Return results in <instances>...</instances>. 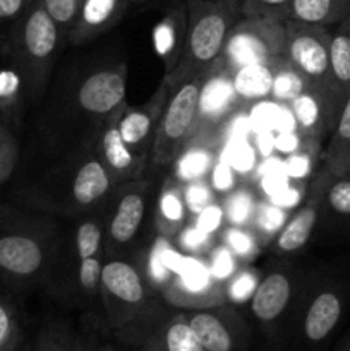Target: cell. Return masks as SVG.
Returning <instances> with one entry per match:
<instances>
[{"label":"cell","mask_w":350,"mask_h":351,"mask_svg":"<svg viewBox=\"0 0 350 351\" xmlns=\"http://www.w3.org/2000/svg\"><path fill=\"white\" fill-rule=\"evenodd\" d=\"M141 351H154V350L151 348V346H148L146 343H143V348H141Z\"/></svg>","instance_id":"obj_53"},{"label":"cell","mask_w":350,"mask_h":351,"mask_svg":"<svg viewBox=\"0 0 350 351\" xmlns=\"http://www.w3.org/2000/svg\"><path fill=\"white\" fill-rule=\"evenodd\" d=\"M102 269L103 264L100 263L96 256L81 259V264H79V283L86 291L93 293V291L100 290V287H102Z\"/></svg>","instance_id":"obj_43"},{"label":"cell","mask_w":350,"mask_h":351,"mask_svg":"<svg viewBox=\"0 0 350 351\" xmlns=\"http://www.w3.org/2000/svg\"><path fill=\"white\" fill-rule=\"evenodd\" d=\"M48 16L60 27L62 34L69 40V33L78 19L81 0H41Z\"/></svg>","instance_id":"obj_33"},{"label":"cell","mask_w":350,"mask_h":351,"mask_svg":"<svg viewBox=\"0 0 350 351\" xmlns=\"http://www.w3.org/2000/svg\"><path fill=\"white\" fill-rule=\"evenodd\" d=\"M185 211H189L184 199V187L177 177L168 178L163 185L160 204H158V228L161 235L170 239L182 230L185 221Z\"/></svg>","instance_id":"obj_26"},{"label":"cell","mask_w":350,"mask_h":351,"mask_svg":"<svg viewBox=\"0 0 350 351\" xmlns=\"http://www.w3.org/2000/svg\"><path fill=\"white\" fill-rule=\"evenodd\" d=\"M108 322L113 329H129L150 300V288L136 266L126 261L103 264L102 287Z\"/></svg>","instance_id":"obj_5"},{"label":"cell","mask_w":350,"mask_h":351,"mask_svg":"<svg viewBox=\"0 0 350 351\" xmlns=\"http://www.w3.org/2000/svg\"><path fill=\"white\" fill-rule=\"evenodd\" d=\"M340 24H342V26L345 27L347 36H349V40H350V9H349V12L345 14V17H343V19L340 21Z\"/></svg>","instance_id":"obj_50"},{"label":"cell","mask_w":350,"mask_h":351,"mask_svg":"<svg viewBox=\"0 0 350 351\" xmlns=\"http://www.w3.org/2000/svg\"><path fill=\"white\" fill-rule=\"evenodd\" d=\"M254 226L257 233L264 239H270L277 232H281L287 221V215L280 208L271 204H257L256 213H254Z\"/></svg>","instance_id":"obj_37"},{"label":"cell","mask_w":350,"mask_h":351,"mask_svg":"<svg viewBox=\"0 0 350 351\" xmlns=\"http://www.w3.org/2000/svg\"><path fill=\"white\" fill-rule=\"evenodd\" d=\"M23 351H33V346H26Z\"/></svg>","instance_id":"obj_55"},{"label":"cell","mask_w":350,"mask_h":351,"mask_svg":"<svg viewBox=\"0 0 350 351\" xmlns=\"http://www.w3.org/2000/svg\"><path fill=\"white\" fill-rule=\"evenodd\" d=\"M168 93H170V89H168L167 82L163 81L146 105L137 110H127L126 106L122 115H120V136L130 149L144 158H148V154L151 156V147H153L154 136H156L158 125H160L161 113L167 105Z\"/></svg>","instance_id":"obj_13"},{"label":"cell","mask_w":350,"mask_h":351,"mask_svg":"<svg viewBox=\"0 0 350 351\" xmlns=\"http://www.w3.org/2000/svg\"><path fill=\"white\" fill-rule=\"evenodd\" d=\"M220 218H222V209L216 208V206H209V208H206L205 211L201 213L196 228L201 230V232H205V233L213 232V230L218 226Z\"/></svg>","instance_id":"obj_47"},{"label":"cell","mask_w":350,"mask_h":351,"mask_svg":"<svg viewBox=\"0 0 350 351\" xmlns=\"http://www.w3.org/2000/svg\"><path fill=\"white\" fill-rule=\"evenodd\" d=\"M329 74L333 93L342 110L347 96L350 95V40L340 23L329 40Z\"/></svg>","instance_id":"obj_25"},{"label":"cell","mask_w":350,"mask_h":351,"mask_svg":"<svg viewBox=\"0 0 350 351\" xmlns=\"http://www.w3.org/2000/svg\"><path fill=\"white\" fill-rule=\"evenodd\" d=\"M126 185L127 187H124V192L117 201L115 211L108 225L110 242L117 245L129 243L137 235L146 215V197L150 185L143 180H134Z\"/></svg>","instance_id":"obj_17"},{"label":"cell","mask_w":350,"mask_h":351,"mask_svg":"<svg viewBox=\"0 0 350 351\" xmlns=\"http://www.w3.org/2000/svg\"><path fill=\"white\" fill-rule=\"evenodd\" d=\"M213 269H215L213 271V274H215L216 278H220V280H225L229 274H232L233 261L229 250L225 249L218 250V257L215 259V266H213Z\"/></svg>","instance_id":"obj_48"},{"label":"cell","mask_w":350,"mask_h":351,"mask_svg":"<svg viewBox=\"0 0 350 351\" xmlns=\"http://www.w3.org/2000/svg\"><path fill=\"white\" fill-rule=\"evenodd\" d=\"M329 40L331 33L328 26L305 24L294 19L285 21L283 57L307 82L325 89L335 98L329 74Z\"/></svg>","instance_id":"obj_6"},{"label":"cell","mask_w":350,"mask_h":351,"mask_svg":"<svg viewBox=\"0 0 350 351\" xmlns=\"http://www.w3.org/2000/svg\"><path fill=\"white\" fill-rule=\"evenodd\" d=\"M184 314L206 351H247L246 324L237 312L220 305Z\"/></svg>","instance_id":"obj_10"},{"label":"cell","mask_w":350,"mask_h":351,"mask_svg":"<svg viewBox=\"0 0 350 351\" xmlns=\"http://www.w3.org/2000/svg\"><path fill=\"white\" fill-rule=\"evenodd\" d=\"M326 170L331 177L350 175V95L338 113L331 139L325 153Z\"/></svg>","instance_id":"obj_23"},{"label":"cell","mask_w":350,"mask_h":351,"mask_svg":"<svg viewBox=\"0 0 350 351\" xmlns=\"http://www.w3.org/2000/svg\"><path fill=\"white\" fill-rule=\"evenodd\" d=\"M126 65L88 75L79 86L78 103L84 112L108 117L126 105Z\"/></svg>","instance_id":"obj_14"},{"label":"cell","mask_w":350,"mask_h":351,"mask_svg":"<svg viewBox=\"0 0 350 351\" xmlns=\"http://www.w3.org/2000/svg\"><path fill=\"white\" fill-rule=\"evenodd\" d=\"M165 300L184 311L220 307L226 302L225 280L209 273L196 259L182 257L177 271L161 288Z\"/></svg>","instance_id":"obj_8"},{"label":"cell","mask_w":350,"mask_h":351,"mask_svg":"<svg viewBox=\"0 0 350 351\" xmlns=\"http://www.w3.org/2000/svg\"><path fill=\"white\" fill-rule=\"evenodd\" d=\"M21 329L14 308L0 298V351H17Z\"/></svg>","instance_id":"obj_36"},{"label":"cell","mask_w":350,"mask_h":351,"mask_svg":"<svg viewBox=\"0 0 350 351\" xmlns=\"http://www.w3.org/2000/svg\"><path fill=\"white\" fill-rule=\"evenodd\" d=\"M154 351H206L202 343L189 326L185 314H175L158 322L144 339Z\"/></svg>","instance_id":"obj_22"},{"label":"cell","mask_w":350,"mask_h":351,"mask_svg":"<svg viewBox=\"0 0 350 351\" xmlns=\"http://www.w3.org/2000/svg\"><path fill=\"white\" fill-rule=\"evenodd\" d=\"M292 298V283L285 273H270L257 283L250 297V311L256 321L270 326L287 311Z\"/></svg>","instance_id":"obj_20"},{"label":"cell","mask_w":350,"mask_h":351,"mask_svg":"<svg viewBox=\"0 0 350 351\" xmlns=\"http://www.w3.org/2000/svg\"><path fill=\"white\" fill-rule=\"evenodd\" d=\"M230 175H232V170L226 163L220 165V167L215 168V185L220 189H225L230 185Z\"/></svg>","instance_id":"obj_49"},{"label":"cell","mask_w":350,"mask_h":351,"mask_svg":"<svg viewBox=\"0 0 350 351\" xmlns=\"http://www.w3.org/2000/svg\"><path fill=\"white\" fill-rule=\"evenodd\" d=\"M345 311V298L336 288H323L309 302L302 319V336L309 346L325 343L338 326Z\"/></svg>","instance_id":"obj_16"},{"label":"cell","mask_w":350,"mask_h":351,"mask_svg":"<svg viewBox=\"0 0 350 351\" xmlns=\"http://www.w3.org/2000/svg\"><path fill=\"white\" fill-rule=\"evenodd\" d=\"M126 106H120L106 117V123L100 136V160L108 171L113 187L137 180L143 175L148 160L130 149L120 136L119 120Z\"/></svg>","instance_id":"obj_11"},{"label":"cell","mask_w":350,"mask_h":351,"mask_svg":"<svg viewBox=\"0 0 350 351\" xmlns=\"http://www.w3.org/2000/svg\"><path fill=\"white\" fill-rule=\"evenodd\" d=\"M112 187V180L102 160L91 158L75 173L72 182V195L79 206H91L98 202Z\"/></svg>","instance_id":"obj_24"},{"label":"cell","mask_w":350,"mask_h":351,"mask_svg":"<svg viewBox=\"0 0 350 351\" xmlns=\"http://www.w3.org/2000/svg\"><path fill=\"white\" fill-rule=\"evenodd\" d=\"M184 199L189 213L201 215L206 208L213 206V194L208 185L202 184V180L189 182L187 187H184Z\"/></svg>","instance_id":"obj_41"},{"label":"cell","mask_w":350,"mask_h":351,"mask_svg":"<svg viewBox=\"0 0 350 351\" xmlns=\"http://www.w3.org/2000/svg\"><path fill=\"white\" fill-rule=\"evenodd\" d=\"M257 287V276L250 271H244V273L237 274L235 278L230 280L226 285V300L232 302H244L250 300L254 290Z\"/></svg>","instance_id":"obj_42"},{"label":"cell","mask_w":350,"mask_h":351,"mask_svg":"<svg viewBox=\"0 0 350 351\" xmlns=\"http://www.w3.org/2000/svg\"><path fill=\"white\" fill-rule=\"evenodd\" d=\"M216 158V147L211 144H189L184 153L175 160V177L184 182L202 180Z\"/></svg>","instance_id":"obj_28"},{"label":"cell","mask_w":350,"mask_h":351,"mask_svg":"<svg viewBox=\"0 0 350 351\" xmlns=\"http://www.w3.org/2000/svg\"><path fill=\"white\" fill-rule=\"evenodd\" d=\"M285 21L261 16H240L230 29L218 64L235 71L250 62L283 57Z\"/></svg>","instance_id":"obj_4"},{"label":"cell","mask_w":350,"mask_h":351,"mask_svg":"<svg viewBox=\"0 0 350 351\" xmlns=\"http://www.w3.org/2000/svg\"><path fill=\"white\" fill-rule=\"evenodd\" d=\"M350 9V0H292L290 17L305 24H338Z\"/></svg>","instance_id":"obj_27"},{"label":"cell","mask_w":350,"mask_h":351,"mask_svg":"<svg viewBox=\"0 0 350 351\" xmlns=\"http://www.w3.org/2000/svg\"><path fill=\"white\" fill-rule=\"evenodd\" d=\"M226 242H229V247L237 256L249 257L256 252V243H254L250 233L244 232L242 228H237V226L229 230V233H226Z\"/></svg>","instance_id":"obj_44"},{"label":"cell","mask_w":350,"mask_h":351,"mask_svg":"<svg viewBox=\"0 0 350 351\" xmlns=\"http://www.w3.org/2000/svg\"><path fill=\"white\" fill-rule=\"evenodd\" d=\"M325 201L340 216H350V175L331 177Z\"/></svg>","instance_id":"obj_38"},{"label":"cell","mask_w":350,"mask_h":351,"mask_svg":"<svg viewBox=\"0 0 350 351\" xmlns=\"http://www.w3.org/2000/svg\"><path fill=\"white\" fill-rule=\"evenodd\" d=\"M34 0H0V23L16 21L30 9Z\"/></svg>","instance_id":"obj_45"},{"label":"cell","mask_w":350,"mask_h":351,"mask_svg":"<svg viewBox=\"0 0 350 351\" xmlns=\"http://www.w3.org/2000/svg\"><path fill=\"white\" fill-rule=\"evenodd\" d=\"M309 86L307 79L301 74L295 67H292L283 57V62L278 67L277 74L273 79V88H271V96L277 103H285L290 105L302 91Z\"/></svg>","instance_id":"obj_30"},{"label":"cell","mask_w":350,"mask_h":351,"mask_svg":"<svg viewBox=\"0 0 350 351\" xmlns=\"http://www.w3.org/2000/svg\"><path fill=\"white\" fill-rule=\"evenodd\" d=\"M242 105L232 86V72L216 62L209 69L199 98V134L215 132Z\"/></svg>","instance_id":"obj_12"},{"label":"cell","mask_w":350,"mask_h":351,"mask_svg":"<svg viewBox=\"0 0 350 351\" xmlns=\"http://www.w3.org/2000/svg\"><path fill=\"white\" fill-rule=\"evenodd\" d=\"M329 180H331V175L325 168V171L319 173V177L316 178L305 204L285 223L281 232L278 233L277 247L280 252H295V250L302 249L309 242L311 235L314 233L316 225H318L319 208H321V202L325 201Z\"/></svg>","instance_id":"obj_15"},{"label":"cell","mask_w":350,"mask_h":351,"mask_svg":"<svg viewBox=\"0 0 350 351\" xmlns=\"http://www.w3.org/2000/svg\"><path fill=\"white\" fill-rule=\"evenodd\" d=\"M294 115L297 137L309 147L318 151L325 134H331L338 119L340 106L336 99L325 89L312 86L307 88L288 105Z\"/></svg>","instance_id":"obj_9"},{"label":"cell","mask_w":350,"mask_h":351,"mask_svg":"<svg viewBox=\"0 0 350 351\" xmlns=\"http://www.w3.org/2000/svg\"><path fill=\"white\" fill-rule=\"evenodd\" d=\"M187 29L177 67L163 81L168 89L209 71L223 53L230 29L242 14L223 0H187Z\"/></svg>","instance_id":"obj_1"},{"label":"cell","mask_w":350,"mask_h":351,"mask_svg":"<svg viewBox=\"0 0 350 351\" xmlns=\"http://www.w3.org/2000/svg\"><path fill=\"white\" fill-rule=\"evenodd\" d=\"M223 2H226L230 7H233V9H237L240 12V5H242V0H223Z\"/></svg>","instance_id":"obj_51"},{"label":"cell","mask_w":350,"mask_h":351,"mask_svg":"<svg viewBox=\"0 0 350 351\" xmlns=\"http://www.w3.org/2000/svg\"><path fill=\"white\" fill-rule=\"evenodd\" d=\"M74 336L62 324H47L38 335L33 351H72Z\"/></svg>","instance_id":"obj_32"},{"label":"cell","mask_w":350,"mask_h":351,"mask_svg":"<svg viewBox=\"0 0 350 351\" xmlns=\"http://www.w3.org/2000/svg\"><path fill=\"white\" fill-rule=\"evenodd\" d=\"M208 72H201L180 82L168 93L167 105L151 147V161L154 167L174 163L198 136L199 98Z\"/></svg>","instance_id":"obj_3"},{"label":"cell","mask_w":350,"mask_h":351,"mask_svg":"<svg viewBox=\"0 0 350 351\" xmlns=\"http://www.w3.org/2000/svg\"><path fill=\"white\" fill-rule=\"evenodd\" d=\"M336 351H350V336L342 343V345H340V348Z\"/></svg>","instance_id":"obj_52"},{"label":"cell","mask_w":350,"mask_h":351,"mask_svg":"<svg viewBox=\"0 0 350 351\" xmlns=\"http://www.w3.org/2000/svg\"><path fill=\"white\" fill-rule=\"evenodd\" d=\"M72 351H115V348L108 343H102L95 335H78L74 336Z\"/></svg>","instance_id":"obj_46"},{"label":"cell","mask_w":350,"mask_h":351,"mask_svg":"<svg viewBox=\"0 0 350 351\" xmlns=\"http://www.w3.org/2000/svg\"><path fill=\"white\" fill-rule=\"evenodd\" d=\"M62 40H65V36L48 16L41 0H34L30 9L14 21L10 55L19 69L23 84L34 98L41 95L47 84Z\"/></svg>","instance_id":"obj_2"},{"label":"cell","mask_w":350,"mask_h":351,"mask_svg":"<svg viewBox=\"0 0 350 351\" xmlns=\"http://www.w3.org/2000/svg\"><path fill=\"white\" fill-rule=\"evenodd\" d=\"M180 259L182 257L170 249V242H168L167 237L161 235L154 242L153 249L150 252L148 280L153 283V287H158L161 290L167 285V281L172 278V274L177 271Z\"/></svg>","instance_id":"obj_29"},{"label":"cell","mask_w":350,"mask_h":351,"mask_svg":"<svg viewBox=\"0 0 350 351\" xmlns=\"http://www.w3.org/2000/svg\"><path fill=\"white\" fill-rule=\"evenodd\" d=\"M129 0H81L69 43L82 45L112 29L126 12Z\"/></svg>","instance_id":"obj_18"},{"label":"cell","mask_w":350,"mask_h":351,"mask_svg":"<svg viewBox=\"0 0 350 351\" xmlns=\"http://www.w3.org/2000/svg\"><path fill=\"white\" fill-rule=\"evenodd\" d=\"M187 29L185 2H175L153 29V45L158 57L165 62V77L172 74L180 60Z\"/></svg>","instance_id":"obj_19"},{"label":"cell","mask_w":350,"mask_h":351,"mask_svg":"<svg viewBox=\"0 0 350 351\" xmlns=\"http://www.w3.org/2000/svg\"><path fill=\"white\" fill-rule=\"evenodd\" d=\"M17 163V143L10 130L0 122V184L7 180Z\"/></svg>","instance_id":"obj_40"},{"label":"cell","mask_w":350,"mask_h":351,"mask_svg":"<svg viewBox=\"0 0 350 351\" xmlns=\"http://www.w3.org/2000/svg\"><path fill=\"white\" fill-rule=\"evenodd\" d=\"M23 79L16 71H0V112L14 115L19 106Z\"/></svg>","instance_id":"obj_35"},{"label":"cell","mask_w":350,"mask_h":351,"mask_svg":"<svg viewBox=\"0 0 350 351\" xmlns=\"http://www.w3.org/2000/svg\"><path fill=\"white\" fill-rule=\"evenodd\" d=\"M100 243H102V226L98 221L89 219L79 225L78 233H75V245H78V254L81 259L95 257L100 250Z\"/></svg>","instance_id":"obj_39"},{"label":"cell","mask_w":350,"mask_h":351,"mask_svg":"<svg viewBox=\"0 0 350 351\" xmlns=\"http://www.w3.org/2000/svg\"><path fill=\"white\" fill-rule=\"evenodd\" d=\"M283 57L250 62L232 71V86L237 98L242 103H254L271 96L273 79Z\"/></svg>","instance_id":"obj_21"},{"label":"cell","mask_w":350,"mask_h":351,"mask_svg":"<svg viewBox=\"0 0 350 351\" xmlns=\"http://www.w3.org/2000/svg\"><path fill=\"white\" fill-rule=\"evenodd\" d=\"M45 263L47 247L36 230L0 211V274L14 281L33 280Z\"/></svg>","instance_id":"obj_7"},{"label":"cell","mask_w":350,"mask_h":351,"mask_svg":"<svg viewBox=\"0 0 350 351\" xmlns=\"http://www.w3.org/2000/svg\"><path fill=\"white\" fill-rule=\"evenodd\" d=\"M290 7L292 0H242L240 14L242 16H261L288 21Z\"/></svg>","instance_id":"obj_34"},{"label":"cell","mask_w":350,"mask_h":351,"mask_svg":"<svg viewBox=\"0 0 350 351\" xmlns=\"http://www.w3.org/2000/svg\"><path fill=\"white\" fill-rule=\"evenodd\" d=\"M257 209V202L254 201V195L249 191H240L233 192L229 197L225 206V216L233 226L240 228L246 223H249L254 218V213Z\"/></svg>","instance_id":"obj_31"},{"label":"cell","mask_w":350,"mask_h":351,"mask_svg":"<svg viewBox=\"0 0 350 351\" xmlns=\"http://www.w3.org/2000/svg\"><path fill=\"white\" fill-rule=\"evenodd\" d=\"M130 3H143V2H146V0H129Z\"/></svg>","instance_id":"obj_54"}]
</instances>
